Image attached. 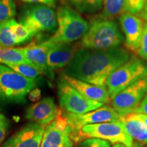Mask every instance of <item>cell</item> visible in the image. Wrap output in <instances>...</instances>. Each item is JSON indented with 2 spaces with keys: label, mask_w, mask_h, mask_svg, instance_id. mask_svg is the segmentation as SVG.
Wrapping results in <instances>:
<instances>
[{
  "label": "cell",
  "mask_w": 147,
  "mask_h": 147,
  "mask_svg": "<svg viewBox=\"0 0 147 147\" xmlns=\"http://www.w3.org/2000/svg\"><path fill=\"white\" fill-rule=\"evenodd\" d=\"M147 94V75L121 91L113 99V107L119 115L135 113Z\"/></svg>",
  "instance_id": "10"
},
{
  "label": "cell",
  "mask_w": 147,
  "mask_h": 147,
  "mask_svg": "<svg viewBox=\"0 0 147 147\" xmlns=\"http://www.w3.org/2000/svg\"><path fill=\"white\" fill-rule=\"evenodd\" d=\"M70 133L71 127L60 109L57 117L45 127L40 147H73Z\"/></svg>",
  "instance_id": "11"
},
{
  "label": "cell",
  "mask_w": 147,
  "mask_h": 147,
  "mask_svg": "<svg viewBox=\"0 0 147 147\" xmlns=\"http://www.w3.org/2000/svg\"><path fill=\"white\" fill-rule=\"evenodd\" d=\"M78 45L72 43L51 42L47 55V64L49 68L53 71L65 67L78 51Z\"/></svg>",
  "instance_id": "17"
},
{
  "label": "cell",
  "mask_w": 147,
  "mask_h": 147,
  "mask_svg": "<svg viewBox=\"0 0 147 147\" xmlns=\"http://www.w3.org/2000/svg\"><path fill=\"white\" fill-rule=\"evenodd\" d=\"M21 1L27 3H38V4L45 5L53 8L56 6L57 0H21Z\"/></svg>",
  "instance_id": "30"
},
{
  "label": "cell",
  "mask_w": 147,
  "mask_h": 147,
  "mask_svg": "<svg viewBox=\"0 0 147 147\" xmlns=\"http://www.w3.org/2000/svg\"><path fill=\"white\" fill-rule=\"evenodd\" d=\"M60 78L74 88L86 98L102 102L103 104H107L110 102V95L106 87H101L82 81L69 76L65 73L61 74Z\"/></svg>",
  "instance_id": "16"
},
{
  "label": "cell",
  "mask_w": 147,
  "mask_h": 147,
  "mask_svg": "<svg viewBox=\"0 0 147 147\" xmlns=\"http://www.w3.org/2000/svg\"><path fill=\"white\" fill-rule=\"evenodd\" d=\"M36 84V79L26 78L8 65L0 64V107L25 104L27 95Z\"/></svg>",
  "instance_id": "3"
},
{
  "label": "cell",
  "mask_w": 147,
  "mask_h": 147,
  "mask_svg": "<svg viewBox=\"0 0 147 147\" xmlns=\"http://www.w3.org/2000/svg\"><path fill=\"white\" fill-rule=\"evenodd\" d=\"M73 147H79V146H73Z\"/></svg>",
  "instance_id": "36"
},
{
  "label": "cell",
  "mask_w": 147,
  "mask_h": 147,
  "mask_svg": "<svg viewBox=\"0 0 147 147\" xmlns=\"http://www.w3.org/2000/svg\"><path fill=\"white\" fill-rule=\"evenodd\" d=\"M6 65L26 78L36 79L42 74L39 69L30 63H8Z\"/></svg>",
  "instance_id": "24"
},
{
  "label": "cell",
  "mask_w": 147,
  "mask_h": 147,
  "mask_svg": "<svg viewBox=\"0 0 147 147\" xmlns=\"http://www.w3.org/2000/svg\"><path fill=\"white\" fill-rule=\"evenodd\" d=\"M71 5L82 13L94 14L101 10L103 0H68Z\"/></svg>",
  "instance_id": "22"
},
{
  "label": "cell",
  "mask_w": 147,
  "mask_h": 147,
  "mask_svg": "<svg viewBox=\"0 0 147 147\" xmlns=\"http://www.w3.org/2000/svg\"><path fill=\"white\" fill-rule=\"evenodd\" d=\"M135 114L138 118L140 120L142 121L147 127V115H144V114H140V113H135Z\"/></svg>",
  "instance_id": "33"
},
{
  "label": "cell",
  "mask_w": 147,
  "mask_h": 147,
  "mask_svg": "<svg viewBox=\"0 0 147 147\" xmlns=\"http://www.w3.org/2000/svg\"><path fill=\"white\" fill-rule=\"evenodd\" d=\"M9 127V121L6 117L0 113V143L5 138V136Z\"/></svg>",
  "instance_id": "29"
},
{
  "label": "cell",
  "mask_w": 147,
  "mask_h": 147,
  "mask_svg": "<svg viewBox=\"0 0 147 147\" xmlns=\"http://www.w3.org/2000/svg\"><path fill=\"white\" fill-rule=\"evenodd\" d=\"M56 15L57 29L48 39L52 43H73L81 39L89 29V23L68 5L60 6Z\"/></svg>",
  "instance_id": "4"
},
{
  "label": "cell",
  "mask_w": 147,
  "mask_h": 147,
  "mask_svg": "<svg viewBox=\"0 0 147 147\" xmlns=\"http://www.w3.org/2000/svg\"><path fill=\"white\" fill-rule=\"evenodd\" d=\"M40 96V91L39 89H33L29 92V97L32 100H37Z\"/></svg>",
  "instance_id": "32"
},
{
  "label": "cell",
  "mask_w": 147,
  "mask_h": 147,
  "mask_svg": "<svg viewBox=\"0 0 147 147\" xmlns=\"http://www.w3.org/2000/svg\"><path fill=\"white\" fill-rule=\"evenodd\" d=\"M51 46V42L47 40L41 43L32 42L25 47L19 48L27 60L36 66L42 72L49 78H53L55 74L49 68L47 64L48 52Z\"/></svg>",
  "instance_id": "15"
},
{
  "label": "cell",
  "mask_w": 147,
  "mask_h": 147,
  "mask_svg": "<svg viewBox=\"0 0 147 147\" xmlns=\"http://www.w3.org/2000/svg\"><path fill=\"white\" fill-rule=\"evenodd\" d=\"M18 22L36 35L42 32L55 33L57 29L55 10L47 5L27 3L22 8Z\"/></svg>",
  "instance_id": "5"
},
{
  "label": "cell",
  "mask_w": 147,
  "mask_h": 147,
  "mask_svg": "<svg viewBox=\"0 0 147 147\" xmlns=\"http://www.w3.org/2000/svg\"><path fill=\"white\" fill-rule=\"evenodd\" d=\"M8 63L32 64L25 59L19 48L0 47V64Z\"/></svg>",
  "instance_id": "19"
},
{
  "label": "cell",
  "mask_w": 147,
  "mask_h": 147,
  "mask_svg": "<svg viewBox=\"0 0 147 147\" xmlns=\"http://www.w3.org/2000/svg\"><path fill=\"white\" fill-rule=\"evenodd\" d=\"M135 113H140L147 115V94L145 95L144 99L141 102L140 105Z\"/></svg>",
  "instance_id": "31"
},
{
  "label": "cell",
  "mask_w": 147,
  "mask_h": 147,
  "mask_svg": "<svg viewBox=\"0 0 147 147\" xmlns=\"http://www.w3.org/2000/svg\"><path fill=\"white\" fill-rule=\"evenodd\" d=\"M62 114L71 127L70 138L74 142H80V131L84 125L91 124L113 122L119 121L121 116L113 107L103 105L102 107L84 114H74L64 112Z\"/></svg>",
  "instance_id": "7"
},
{
  "label": "cell",
  "mask_w": 147,
  "mask_h": 147,
  "mask_svg": "<svg viewBox=\"0 0 147 147\" xmlns=\"http://www.w3.org/2000/svg\"><path fill=\"white\" fill-rule=\"evenodd\" d=\"M130 57L129 51L120 47L107 50L80 49L65 66L63 73L82 81L106 87L110 75Z\"/></svg>",
  "instance_id": "1"
},
{
  "label": "cell",
  "mask_w": 147,
  "mask_h": 147,
  "mask_svg": "<svg viewBox=\"0 0 147 147\" xmlns=\"http://www.w3.org/2000/svg\"><path fill=\"white\" fill-rule=\"evenodd\" d=\"M124 41V36L115 19L102 15L92 18L87 32L78 43L80 49L107 50L119 47Z\"/></svg>",
  "instance_id": "2"
},
{
  "label": "cell",
  "mask_w": 147,
  "mask_h": 147,
  "mask_svg": "<svg viewBox=\"0 0 147 147\" xmlns=\"http://www.w3.org/2000/svg\"><path fill=\"white\" fill-rule=\"evenodd\" d=\"M146 0H125V12L133 14H140L142 12Z\"/></svg>",
  "instance_id": "26"
},
{
  "label": "cell",
  "mask_w": 147,
  "mask_h": 147,
  "mask_svg": "<svg viewBox=\"0 0 147 147\" xmlns=\"http://www.w3.org/2000/svg\"><path fill=\"white\" fill-rule=\"evenodd\" d=\"M10 28L15 38L17 45H23L30 41L36 36L34 33L29 30L23 24L16 21L14 18L10 20Z\"/></svg>",
  "instance_id": "21"
},
{
  "label": "cell",
  "mask_w": 147,
  "mask_h": 147,
  "mask_svg": "<svg viewBox=\"0 0 147 147\" xmlns=\"http://www.w3.org/2000/svg\"><path fill=\"white\" fill-rule=\"evenodd\" d=\"M59 110L52 97H45L29 106L25 113V118L46 127L57 117Z\"/></svg>",
  "instance_id": "14"
},
{
  "label": "cell",
  "mask_w": 147,
  "mask_h": 147,
  "mask_svg": "<svg viewBox=\"0 0 147 147\" xmlns=\"http://www.w3.org/2000/svg\"><path fill=\"white\" fill-rule=\"evenodd\" d=\"M147 75V64L140 59L132 57L119 66L108 77L106 84L110 100L129 85Z\"/></svg>",
  "instance_id": "6"
},
{
  "label": "cell",
  "mask_w": 147,
  "mask_h": 147,
  "mask_svg": "<svg viewBox=\"0 0 147 147\" xmlns=\"http://www.w3.org/2000/svg\"><path fill=\"white\" fill-rule=\"evenodd\" d=\"M143 11H146V12H147V0H146V3H145V5L144 7V9L142 10Z\"/></svg>",
  "instance_id": "35"
},
{
  "label": "cell",
  "mask_w": 147,
  "mask_h": 147,
  "mask_svg": "<svg viewBox=\"0 0 147 147\" xmlns=\"http://www.w3.org/2000/svg\"><path fill=\"white\" fill-rule=\"evenodd\" d=\"M113 147H127L125 145L121 144V143H117V144H115L113 145Z\"/></svg>",
  "instance_id": "34"
},
{
  "label": "cell",
  "mask_w": 147,
  "mask_h": 147,
  "mask_svg": "<svg viewBox=\"0 0 147 147\" xmlns=\"http://www.w3.org/2000/svg\"><path fill=\"white\" fill-rule=\"evenodd\" d=\"M45 128L36 123L25 125L7 140L2 147H40Z\"/></svg>",
  "instance_id": "13"
},
{
  "label": "cell",
  "mask_w": 147,
  "mask_h": 147,
  "mask_svg": "<svg viewBox=\"0 0 147 147\" xmlns=\"http://www.w3.org/2000/svg\"><path fill=\"white\" fill-rule=\"evenodd\" d=\"M102 8L101 15L115 19L125 12V0H103Z\"/></svg>",
  "instance_id": "20"
},
{
  "label": "cell",
  "mask_w": 147,
  "mask_h": 147,
  "mask_svg": "<svg viewBox=\"0 0 147 147\" xmlns=\"http://www.w3.org/2000/svg\"><path fill=\"white\" fill-rule=\"evenodd\" d=\"M16 14L14 0H0V23L14 18Z\"/></svg>",
  "instance_id": "25"
},
{
  "label": "cell",
  "mask_w": 147,
  "mask_h": 147,
  "mask_svg": "<svg viewBox=\"0 0 147 147\" xmlns=\"http://www.w3.org/2000/svg\"><path fill=\"white\" fill-rule=\"evenodd\" d=\"M81 140L88 138H97L113 144L121 143L127 147H134V141L127 133L121 121L87 125L80 131Z\"/></svg>",
  "instance_id": "8"
},
{
  "label": "cell",
  "mask_w": 147,
  "mask_h": 147,
  "mask_svg": "<svg viewBox=\"0 0 147 147\" xmlns=\"http://www.w3.org/2000/svg\"><path fill=\"white\" fill-rule=\"evenodd\" d=\"M10 20L0 23V47H12L17 46V42L11 31Z\"/></svg>",
  "instance_id": "23"
},
{
  "label": "cell",
  "mask_w": 147,
  "mask_h": 147,
  "mask_svg": "<svg viewBox=\"0 0 147 147\" xmlns=\"http://www.w3.org/2000/svg\"><path fill=\"white\" fill-rule=\"evenodd\" d=\"M138 54L143 59L147 61V23H144V31L141 40L140 46L138 51Z\"/></svg>",
  "instance_id": "28"
},
{
  "label": "cell",
  "mask_w": 147,
  "mask_h": 147,
  "mask_svg": "<svg viewBox=\"0 0 147 147\" xmlns=\"http://www.w3.org/2000/svg\"><path fill=\"white\" fill-rule=\"evenodd\" d=\"M110 142L97 138H88L80 142L79 147H110Z\"/></svg>",
  "instance_id": "27"
},
{
  "label": "cell",
  "mask_w": 147,
  "mask_h": 147,
  "mask_svg": "<svg viewBox=\"0 0 147 147\" xmlns=\"http://www.w3.org/2000/svg\"><path fill=\"white\" fill-rule=\"evenodd\" d=\"M119 121L123 123L127 133L138 142L147 143V127L140 120L135 113L121 116Z\"/></svg>",
  "instance_id": "18"
},
{
  "label": "cell",
  "mask_w": 147,
  "mask_h": 147,
  "mask_svg": "<svg viewBox=\"0 0 147 147\" xmlns=\"http://www.w3.org/2000/svg\"><path fill=\"white\" fill-rule=\"evenodd\" d=\"M119 22L124 35L126 49L132 53H138L144 31V20L135 14L125 12L119 16Z\"/></svg>",
  "instance_id": "12"
},
{
  "label": "cell",
  "mask_w": 147,
  "mask_h": 147,
  "mask_svg": "<svg viewBox=\"0 0 147 147\" xmlns=\"http://www.w3.org/2000/svg\"><path fill=\"white\" fill-rule=\"evenodd\" d=\"M57 94L61 110L74 114H84L102 107L104 104L86 98L74 88L59 78Z\"/></svg>",
  "instance_id": "9"
}]
</instances>
